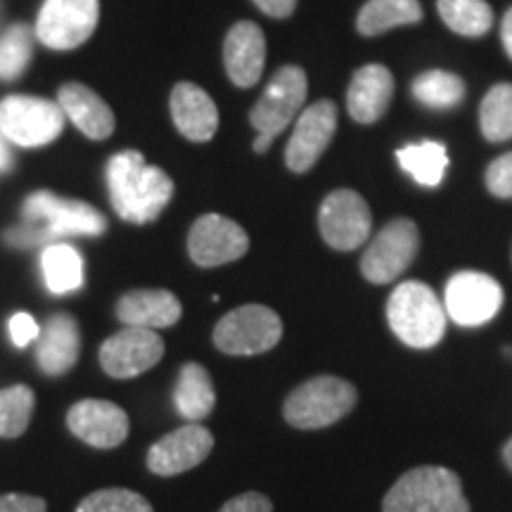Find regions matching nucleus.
I'll return each instance as SVG.
<instances>
[{"instance_id":"obj_12","label":"nucleus","mask_w":512,"mask_h":512,"mask_svg":"<svg viewBox=\"0 0 512 512\" xmlns=\"http://www.w3.org/2000/svg\"><path fill=\"white\" fill-rule=\"evenodd\" d=\"M503 290L498 280L479 271H460L448 280L444 309L446 316L463 328L489 323L501 311Z\"/></svg>"},{"instance_id":"obj_25","label":"nucleus","mask_w":512,"mask_h":512,"mask_svg":"<svg viewBox=\"0 0 512 512\" xmlns=\"http://www.w3.org/2000/svg\"><path fill=\"white\" fill-rule=\"evenodd\" d=\"M396 159H399L401 169L425 188H437L448 169L446 145L437 140H422V143L401 147L396 150Z\"/></svg>"},{"instance_id":"obj_8","label":"nucleus","mask_w":512,"mask_h":512,"mask_svg":"<svg viewBox=\"0 0 512 512\" xmlns=\"http://www.w3.org/2000/svg\"><path fill=\"white\" fill-rule=\"evenodd\" d=\"M64 112L55 102L10 95L0 102V133L19 147H43L60 136Z\"/></svg>"},{"instance_id":"obj_37","label":"nucleus","mask_w":512,"mask_h":512,"mask_svg":"<svg viewBox=\"0 0 512 512\" xmlns=\"http://www.w3.org/2000/svg\"><path fill=\"white\" fill-rule=\"evenodd\" d=\"M0 512H48L46 501L27 494H3L0 496Z\"/></svg>"},{"instance_id":"obj_30","label":"nucleus","mask_w":512,"mask_h":512,"mask_svg":"<svg viewBox=\"0 0 512 512\" xmlns=\"http://www.w3.org/2000/svg\"><path fill=\"white\" fill-rule=\"evenodd\" d=\"M479 126L491 143H505L512 138V83H498L484 95Z\"/></svg>"},{"instance_id":"obj_14","label":"nucleus","mask_w":512,"mask_h":512,"mask_svg":"<svg viewBox=\"0 0 512 512\" xmlns=\"http://www.w3.org/2000/svg\"><path fill=\"white\" fill-rule=\"evenodd\" d=\"M249 249V235L235 221L219 214L200 216L188 235L190 259L202 268L238 261Z\"/></svg>"},{"instance_id":"obj_33","label":"nucleus","mask_w":512,"mask_h":512,"mask_svg":"<svg viewBox=\"0 0 512 512\" xmlns=\"http://www.w3.org/2000/svg\"><path fill=\"white\" fill-rule=\"evenodd\" d=\"M76 512H155L143 496L131 489H102L88 494Z\"/></svg>"},{"instance_id":"obj_13","label":"nucleus","mask_w":512,"mask_h":512,"mask_svg":"<svg viewBox=\"0 0 512 512\" xmlns=\"http://www.w3.org/2000/svg\"><path fill=\"white\" fill-rule=\"evenodd\" d=\"M164 356V339L155 330L124 328L105 339L100 347V366L110 377L128 380L155 368Z\"/></svg>"},{"instance_id":"obj_35","label":"nucleus","mask_w":512,"mask_h":512,"mask_svg":"<svg viewBox=\"0 0 512 512\" xmlns=\"http://www.w3.org/2000/svg\"><path fill=\"white\" fill-rule=\"evenodd\" d=\"M41 335V328L36 325V320L29 316V313H15V316L10 318V337H12V344L19 349H24L27 344L34 342Z\"/></svg>"},{"instance_id":"obj_3","label":"nucleus","mask_w":512,"mask_h":512,"mask_svg":"<svg viewBox=\"0 0 512 512\" xmlns=\"http://www.w3.org/2000/svg\"><path fill=\"white\" fill-rule=\"evenodd\" d=\"M389 328L406 347L432 349L444 339L446 309L430 285L406 280L387 302Z\"/></svg>"},{"instance_id":"obj_17","label":"nucleus","mask_w":512,"mask_h":512,"mask_svg":"<svg viewBox=\"0 0 512 512\" xmlns=\"http://www.w3.org/2000/svg\"><path fill=\"white\" fill-rule=\"evenodd\" d=\"M67 425L86 444L95 448H114L128 437V415L117 403L102 399H83L67 413Z\"/></svg>"},{"instance_id":"obj_22","label":"nucleus","mask_w":512,"mask_h":512,"mask_svg":"<svg viewBox=\"0 0 512 512\" xmlns=\"http://www.w3.org/2000/svg\"><path fill=\"white\" fill-rule=\"evenodd\" d=\"M183 306L169 290H133L117 304V318L126 328H171L181 318Z\"/></svg>"},{"instance_id":"obj_7","label":"nucleus","mask_w":512,"mask_h":512,"mask_svg":"<svg viewBox=\"0 0 512 512\" xmlns=\"http://www.w3.org/2000/svg\"><path fill=\"white\" fill-rule=\"evenodd\" d=\"M283 337V320L261 304H245L223 316L214 328L216 349L228 356H256L271 351Z\"/></svg>"},{"instance_id":"obj_5","label":"nucleus","mask_w":512,"mask_h":512,"mask_svg":"<svg viewBox=\"0 0 512 512\" xmlns=\"http://www.w3.org/2000/svg\"><path fill=\"white\" fill-rule=\"evenodd\" d=\"M356 401L354 384L335 375H318L287 396L283 415L297 430H323L347 418L356 408Z\"/></svg>"},{"instance_id":"obj_32","label":"nucleus","mask_w":512,"mask_h":512,"mask_svg":"<svg viewBox=\"0 0 512 512\" xmlns=\"http://www.w3.org/2000/svg\"><path fill=\"white\" fill-rule=\"evenodd\" d=\"M34 34L27 24H15L0 38V81H15L31 62Z\"/></svg>"},{"instance_id":"obj_24","label":"nucleus","mask_w":512,"mask_h":512,"mask_svg":"<svg viewBox=\"0 0 512 512\" xmlns=\"http://www.w3.org/2000/svg\"><path fill=\"white\" fill-rule=\"evenodd\" d=\"M174 401L178 413L190 422L207 418L216 406L214 382H211L207 368H202L200 363H185L178 373Z\"/></svg>"},{"instance_id":"obj_34","label":"nucleus","mask_w":512,"mask_h":512,"mask_svg":"<svg viewBox=\"0 0 512 512\" xmlns=\"http://www.w3.org/2000/svg\"><path fill=\"white\" fill-rule=\"evenodd\" d=\"M486 188L494 197L512 200V152L489 164V169H486Z\"/></svg>"},{"instance_id":"obj_40","label":"nucleus","mask_w":512,"mask_h":512,"mask_svg":"<svg viewBox=\"0 0 512 512\" xmlns=\"http://www.w3.org/2000/svg\"><path fill=\"white\" fill-rule=\"evenodd\" d=\"M12 169V155L8 150V145H5V138L3 133H0V174H5V171Z\"/></svg>"},{"instance_id":"obj_36","label":"nucleus","mask_w":512,"mask_h":512,"mask_svg":"<svg viewBox=\"0 0 512 512\" xmlns=\"http://www.w3.org/2000/svg\"><path fill=\"white\" fill-rule=\"evenodd\" d=\"M219 512H273V503L259 491H247V494L230 498Z\"/></svg>"},{"instance_id":"obj_2","label":"nucleus","mask_w":512,"mask_h":512,"mask_svg":"<svg viewBox=\"0 0 512 512\" xmlns=\"http://www.w3.org/2000/svg\"><path fill=\"white\" fill-rule=\"evenodd\" d=\"M112 207L124 221L150 223L174 197V181L159 166L145 164L136 150H124L107 164Z\"/></svg>"},{"instance_id":"obj_29","label":"nucleus","mask_w":512,"mask_h":512,"mask_svg":"<svg viewBox=\"0 0 512 512\" xmlns=\"http://www.w3.org/2000/svg\"><path fill=\"white\" fill-rule=\"evenodd\" d=\"M413 98L430 110H453L465 98V83L456 74L434 69L413 81Z\"/></svg>"},{"instance_id":"obj_20","label":"nucleus","mask_w":512,"mask_h":512,"mask_svg":"<svg viewBox=\"0 0 512 512\" xmlns=\"http://www.w3.org/2000/svg\"><path fill=\"white\" fill-rule=\"evenodd\" d=\"M394 98V76L382 64H368L354 74L349 83L347 107L358 124H375L384 117Z\"/></svg>"},{"instance_id":"obj_16","label":"nucleus","mask_w":512,"mask_h":512,"mask_svg":"<svg viewBox=\"0 0 512 512\" xmlns=\"http://www.w3.org/2000/svg\"><path fill=\"white\" fill-rule=\"evenodd\" d=\"M211 448H214V434L197 422H188L150 448L147 467L159 477L181 475L204 463Z\"/></svg>"},{"instance_id":"obj_38","label":"nucleus","mask_w":512,"mask_h":512,"mask_svg":"<svg viewBox=\"0 0 512 512\" xmlns=\"http://www.w3.org/2000/svg\"><path fill=\"white\" fill-rule=\"evenodd\" d=\"M254 5L261 12H266L268 17L285 19L292 15L294 8H297V0H254Z\"/></svg>"},{"instance_id":"obj_41","label":"nucleus","mask_w":512,"mask_h":512,"mask_svg":"<svg viewBox=\"0 0 512 512\" xmlns=\"http://www.w3.org/2000/svg\"><path fill=\"white\" fill-rule=\"evenodd\" d=\"M503 460L508 465V470L512 472V439H508V444L503 446Z\"/></svg>"},{"instance_id":"obj_10","label":"nucleus","mask_w":512,"mask_h":512,"mask_svg":"<svg viewBox=\"0 0 512 512\" xmlns=\"http://www.w3.org/2000/svg\"><path fill=\"white\" fill-rule=\"evenodd\" d=\"M318 228L323 240L337 252L366 245L373 228L368 202L354 190H335L325 197L318 211Z\"/></svg>"},{"instance_id":"obj_31","label":"nucleus","mask_w":512,"mask_h":512,"mask_svg":"<svg viewBox=\"0 0 512 512\" xmlns=\"http://www.w3.org/2000/svg\"><path fill=\"white\" fill-rule=\"evenodd\" d=\"M36 396L27 384L0 389V437L15 439L27 432L34 415Z\"/></svg>"},{"instance_id":"obj_1","label":"nucleus","mask_w":512,"mask_h":512,"mask_svg":"<svg viewBox=\"0 0 512 512\" xmlns=\"http://www.w3.org/2000/svg\"><path fill=\"white\" fill-rule=\"evenodd\" d=\"M107 221L98 209L79 200H62L41 190L24 202V223L5 233V242L12 247L55 245L60 238L72 235H100L105 233Z\"/></svg>"},{"instance_id":"obj_26","label":"nucleus","mask_w":512,"mask_h":512,"mask_svg":"<svg viewBox=\"0 0 512 512\" xmlns=\"http://www.w3.org/2000/svg\"><path fill=\"white\" fill-rule=\"evenodd\" d=\"M420 19L418 0H368L358 12L356 27L363 36H380L394 27L418 24Z\"/></svg>"},{"instance_id":"obj_18","label":"nucleus","mask_w":512,"mask_h":512,"mask_svg":"<svg viewBox=\"0 0 512 512\" xmlns=\"http://www.w3.org/2000/svg\"><path fill=\"white\" fill-rule=\"evenodd\" d=\"M223 62L230 81L240 88L259 83L266 64V36L254 22H238L223 43Z\"/></svg>"},{"instance_id":"obj_23","label":"nucleus","mask_w":512,"mask_h":512,"mask_svg":"<svg viewBox=\"0 0 512 512\" xmlns=\"http://www.w3.org/2000/svg\"><path fill=\"white\" fill-rule=\"evenodd\" d=\"M64 117H69L83 136L105 140L114 131V114L98 93L81 83H67L57 93Z\"/></svg>"},{"instance_id":"obj_4","label":"nucleus","mask_w":512,"mask_h":512,"mask_svg":"<svg viewBox=\"0 0 512 512\" xmlns=\"http://www.w3.org/2000/svg\"><path fill=\"white\" fill-rule=\"evenodd\" d=\"M382 512H470V503L456 472L425 465L399 477L384 496Z\"/></svg>"},{"instance_id":"obj_11","label":"nucleus","mask_w":512,"mask_h":512,"mask_svg":"<svg viewBox=\"0 0 512 512\" xmlns=\"http://www.w3.org/2000/svg\"><path fill=\"white\" fill-rule=\"evenodd\" d=\"M98 0H46L36 19V36L53 50H74L98 27Z\"/></svg>"},{"instance_id":"obj_39","label":"nucleus","mask_w":512,"mask_h":512,"mask_svg":"<svg viewBox=\"0 0 512 512\" xmlns=\"http://www.w3.org/2000/svg\"><path fill=\"white\" fill-rule=\"evenodd\" d=\"M501 38H503V46H505V53L512 60V8L505 12L503 17V24H501Z\"/></svg>"},{"instance_id":"obj_28","label":"nucleus","mask_w":512,"mask_h":512,"mask_svg":"<svg viewBox=\"0 0 512 512\" xmlns=\"http://www.w3.org/2000/svg\"><path fill=\"white\" fill-rule=\"evenodd\" d=\"M446 27L460 36L479 38L494 27V10L486 0H437Z\"/></svg>"},{"instance_id":"obj_19","label":"nucleus","mask_w":512,"mask_h":512,"mask_svg":"<svg viewBox=\"0 0 512 512\" xmlns=\"http://www.w3.org/2000/svg\"><path fill=\"white\" fill-rule=\"evenodd\" d=\"M81 337L79 323L69 313H55L41 330L36 344V363L41 373L60 377L69 373L79 361Z\"/></svg>"},{"instance_id":"obj_27","label":"nucleus","mask_w":512,"mask_h":512,"mask_svg":"<svg viewBox=\"0 0 512 512\" xmlns=\"http://www.w3.org/2000/svg\"><path fill=\"white\" fill-rule=\"evenodd\" d=\"M43 278L53 294L76 292L83 285V261L81 254L69 245H48L41 254Z\"/></svg>"},{"instance_id":"obj_21","label":"nucleus","mask_w":512,"mask_h":512,"mask_svg":"<svg viewBox=\"0 0 512 512\" xmlns=\"http://www.w3.org/2000/svg\"><path fill=\"white\" fill-rule=\"evenodd\" d=\"M171 117L178 131L195 143H207L219 128V110L195 83H178L171 93Z\"/></svg>"},{"instance_id":"obj_6","label":"nucleus","mask_w":512,"mask_h":512,"mask_svg":"<svg viewBox=\"0 0 512 512\" xmlns=\"http://www.w3.org/2000/svg\"><path fill=\"white\" fill-rule=\"evenodd\" d=\"M306 91H309V81L302 67L287 64L271 76L264 95L249 112V121L256 128V152H266L273 140L292 124V119L304 107Z\"/></svg>"},{"instance_id":"obj_9","label":"nucleus","mask_w":512,"mask_h":512,"mask_svg":"<svg viewBox=\"0 0 512 512\" xmlns=\"http://www.w3.org/2000/svg\"><path fill=\"white\" fill-rule=\"evenodd\" d=\"M420 249L418 226L411 219H394L370 242L361 259V273L368 283L387 285L413 264Z\"/></svg>"},{"instance_id":"obj_15","label":"nucleus","mask_w":512,"mask_h":512,"mask_svg":"<svg viewBox=\"0 0 512 512\" xmlns=\"http://www.w3.org/2000/svg\"><path fill=\"white\" fill-rule=\"evenodd\" d=\"M337 131V105L332 100H318L299 114L290 143H287L285 162L294 174H306L328 150Z\"/></svg>"}]
</instances>
